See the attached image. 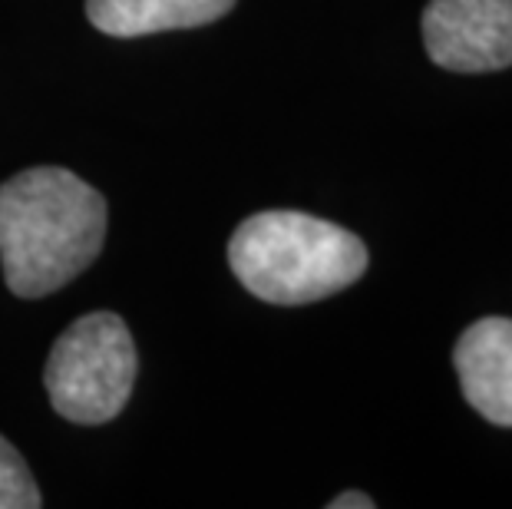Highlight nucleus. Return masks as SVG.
Segmentation results:
<instances>
[{
  "label": "nucleus",
  "instance_id": "20e7f679",
  "mask_svg": "<svg viewBox=\"0 0 512 509\" xmlns=\"http://www.w3.org/2000/svg\"><path fill=\"white\" fill-rule=\"evenodd\" d=\"M423 43L443 70H506L512 67V0H430Z\"/></svg>",
  "mask_w": 512,
  "mask_h": 509
},
{
  "label": "nucleus",
  "instance_id": "f257e3e1",
  "mask_svg": "<svg viewBox=\"0 0 512 509\" xmlns=\"http://www.w3.org/2000/svg\"><path fill=\"white\" fill-rule=\"evenodd\" d=\"M106 242V199L60 166L0 186V265L17 298H43L93 265Z\"/></svg>",
  "mask_w": 512,
  "mask_h": 509
},
{
  "label": "nucleus",
  "instance_id": "39448f33",
  "mask_svg": "<svg viewBox=\"0 0 512 509\" xmlns=\"http://www.w3.org/2000/svg\"><path fill=\"white\" fill-rule=\"evenodd\" d=\"M453 364L476 414L512 427V321L483 318L470 324L456 341Z\"/></svg>",
  "mask_w": 512,
  "mask_h": 509
},
{
  "label": "nucleus",
  "instance_id": "0eeeda50",
  "mask_svg": "<svg viewBox=\"0 0 512 509\" xmlns=\"http://www.w3.org/2000/svg\"><path fill=\"white\" fill-rule=\"evenodd\" d=\"M40 490L24 457L0 437V509H37Z\"/></svg>",
  "mask_w": 512,
  "mask_h": 509
},
{
  "label": "nucleus",
  "instance_id": "f03ea898",
  "mask_svg": "<svg viewBox=\"0 0 512 509\" xmlns=\"http://www.w3.org/2000/svg\"><path fill=\"white\" fill-rule=\"evenodd\" d=\"M228 265L268 305H311L367 272V248L354 232L304 212H258L232 232Z\"/></svg>",
  "mask_w": 512,
  "mask_h": 509
},
{
  "label": "nucleus",
  "instance_id": "423d86ee",
  "mask_svg": "<svg viewBox=\"0 0 512 509\" xmlns=\"http://www.w3.org/2000/svg\"><path fill=\"white\" fill-rule=\"evenodd\" d=\"M235 0H86V17L110 37H146L215 24Z\"/></svg>",
  "mask_w": 512,
  "mask_h": 509
},
{
  "label": "nucleus",
  "instance_id": "7ed1b4c3",
  "mask_svg": "<svg viewBox=\"0 0 512 509\" xmlns=\"http://www.w3.org/2000/svg\"><path fill=\"white\" fill-rule=\"evenodd\" d=\"M136 344L123 318L93 311L60 334L47 357L50 404L73 424H110L136 384Z\"/></svg>",
  "mask_w": 512,
  "mask_h": 509
},
{
  "label": "nucleus",
  "instance_id": "6e6552de",
  "mask_svg": "<svg viewBox=\"0 0 512 509\" xmlns=\"http://www.w3.org/2000/svg\"><path fill=\"white\" fill-rule=\"evenodd\" d=\"M331 509H374V500L367 493H341L328 503Z\"/></svg>",
  "mask_w": 512,
  "mask_h": 509
}]
</instances>
